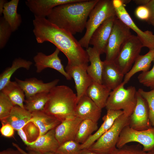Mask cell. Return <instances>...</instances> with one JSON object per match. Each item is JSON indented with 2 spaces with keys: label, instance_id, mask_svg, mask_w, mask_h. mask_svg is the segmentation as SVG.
Segmentation results:
<instances>
[{
  "label": "cell",
  "instance_id": "45",
  "mask_svg": "<svg viewBox=\"0 0 154 154\" xmlns=\"http://www.w3.org/2000/svg\"><path fill=\"white\" fill-rule=\"evenodd\" d=\"M133 1L137 4L141 5H145L149 1V0H135Z\"/></svg>",
  "mask_w": 154,
  "mask_h": 154
},
{
  "label": "cell",
  "instance_id": "42",
  "mask_svg": "<svg viewBox=\"0 0 154 154\" xmlns=\"http://www.w3.org/2000/svg\"><path fill=\"white\" fill-rule=\"evenodd\" d=\"M17 131L18 135L27 146L30 145L33 143L34 141L30 142L28 141L27 135L23 130V128Z\"/></svg>",
  "mask_w": 154,
  "mask_h": 154
},
{
  "label": "cell",
  "instance_id": "46",
  "mask_svg": "<svg viewBox=\"0 0 154 154\" xmlns=\"http://www.w3.org/2000/svg\"><path fill=\"white\" fill-rule=\"evenodd\" d=\"M12 144L14 147L19 150L22 154H29L28 153L26 152L21 148L18 144L16 143H12Z\"/></svg>",
  "mask_w": 154,
  "mask_h": 154
},
{
  "label": "cell",
  "instance_id": "17",
  "mask_svg": "<svg viewBox=\"0 0 154 154\" xmlns=\"http://www.w3.org/2000/svg\"><path fill=\"white\" fill-rule=\"evenodd\" d=\"M81 0H27L26 5L35 16L40 17H47L55 7L67 3L77 2Z\"/></svg>",
  "mask_w": 154,
  "mask_h": 154
},
{
  "label": "cell",
  "instance_id": "24",
  "mask_svg": "<svg viewBox=\"0 0 154 154\" xmlns=\"http://www.w3.org/2000/svg\"><path fill=\"white\" fill-rule=\"evenodd\" d=\"M111 91L103 84L92 81L87 90L86 95L102 109L106 107Z\"/></svg>",
  "mask_w": 154,
  "mask_h": 154
},
{
  "label": "cell",
  "instance_id": "47",
  "mask_svg": "<svg viewBox=\"0 0 154 154\" xmlns=\"http://www.w3.org/2000/svg\"><path fill=\"white\" fill-rule=\"evenodd\" d=\"M7 1L4 0H0V15H1L3 13L4 6L6 3L7 2Z\"/></svg>",
  "mask_w": 154,
  "mask_h": 154
},
{
  "label": "cell",
  "instance_id": "34",
  "mask_svg": "<svg viewBox=\"0 0 154 154\" xmlns=\"http://www.w3.org/2000/svg\"><path fill=\"white\" fill-rule=\"evenodd\" d=\"M15 106L8 97L2 92H0V120L6 119Z\"/></svg>",
  "mask_w": 154,
  "mask_h": 154
},
{
  "label": "cell",
  "instance_id": "50",
  "mask_svg": "<svg viewBox=\"0 0 154 154\" xmlns=\"http://www.w3.org/2000/svg\"><path fill=\"white\" fill-rule=\"evenodd\" d=\"M43 153L44 154H56L54 153L51 152H46Z\"/></svg>",
  "mask_w": 154,
  "mask_h": 154
},
{
  "label": "cell",
  "instance_id": "23",
  "mask_svg": "<svg viewBox=\"0 0 154 154\" xmlns=\"http://www.w3.org/2000/svg\"><path fill=\"white\" fill-rule=\"evenodd\" d=\"M90 63L87 71L92 81L102 84V75L103 61L100 58V54L94 47H88L86 50Z\"/></svg>",
  "mask_w": 154,
  "mask_h": 154
},
{
  "label": "cell",
  "instance_id": "27",
  "mask_svg": "<svg viewBox=\"0 0 154 154\" xmlns=\"http://www.w3.org/2000/svg\"><path fill=\"white\" fill-rule=\"evenodd\" d=\"M19 0H11L5 4L3 13V17L11 27L12 31H16L22 22L21 15L17 12Z\"/></svg>",
  "mask_w": 154,
  "mask_h": 154
},
{
  "label": "cell",
  "instance_id": "10",
  "mask_svg": "<svg viewBox=\"0 0 154 154\" xmlns=\"http://www.w3.org/2000/svg\"><path fill=\"white\" fill-rule=\"evenodd\" d=\"M116 17L137 34L143 47L149 50L154 49V35L149 31H143L135 23L121 0H112Z\"/></svg>",
  "mask_w": 154,
  "mask_h": 154
},
{
  "label": "cell",
  "instance_id": "33",
  "mask_svg": "<svg viewBox=\"0 0 154 154\" xmlns=\"http://www.w3.org/2000/svg\"><path fill=\"white\" fill-rule=\"evenodd\" d=\"M80 144L74 140L66 141L60 144L55 152L56 154H79Z\"/></svg>",
  "mask_w": 154,
  "mask_h": 154
},
{
  "label": "cell",
  "instance_id": "12",
  "mask_svg": "<svg viewBox=\"0 0 154 154\" xmlns=\"http://www.w3.org/2000/svg\"><path fill=\"white\" fill-rule=\"evenodd\" d=\"M60 51L56 48L54 52L49 55H46L41 52H38L33 58L37 72L39 73L46 68H51L58 71L66 79L71 80L72 78L65 70L58 56Z\"/></svg>",
  "mask_w": 154,
  "mask_h": 154
},
{
  "label": "cell",
  "instance_id": "39",
  "mask_svg": "<svg viewBox=\"0 0 154 154\" xmlns=\"http://www.w3.org/2000/svg\"><path fill=\"white\" fill-rule=\"evenodd\" d=\"M136 17L139 19L147 22L150 17V12L146 5H140L137 7L135 11Z\"/></svg>",
  "mask_w": 154,
  "mask_h": 154
},
{
  "label": "cell",
  "instance_id": "41",
  "mask_svg": "<svg viewBox=\"0 0 154 154\" xmlns=\"http://www.w3.org/2000/svg\"><path fill=\"white\" fill-rule=\"evenodd\" d=\"M145 5L149 9L150 14L149 19L147 22L153 25L154 24V0H149Z\"/></svg>",
  "mask_w": 154,
  "mask_h": 154
},
{
  "label": "cell",
  "instance_id": "28",
  "mask_svg": "<svg viewBox=\"0 0 154 154\" xmlns=\"http://www.w3.org/2000/svg\"><path fill=\"white\" fill-rule=\"evenodd\" d=\"M33 63L29 60L21 58H15L11 66L7 68L0 75V91L10 81L13 73L18 69L23 68L28 70Z\"/></svg>",
  "mask_w": 154,
  "mask_h": 154
},
{
  "label": "cell",
  "instance_id": "40",
  "mask_svg": "<svg viewBox=\"0 0 154 154\" xmlns=\"http://www.w3.org/2000/svg\"><path fill=\"white\" fill-rule=\"evenodd\" d=\"M0 129V131L2 135L8 137L13 136L14 133V129L8 123H2Z\"/></svg>",
  "mask_w": 154,
  "mask_h": 154
},
{
  "label": "cell",
  "instance_id": "19",
  "mask_svg": "<svg viewBox=\"0 0 154 154\" xmlns=\"http://www.w3.org/2000/svg\"><path fill=\"white\" fill-rule=\"evenodd\" d=\"M55 128L37 138L33 141V144L27 146V151H33L42 153H55L60 145L55 136Z\"/></svg>",
  "mask_w": 154,
  "mask_h": 154
},
{
  "label": "cell",
  "instance_id": "32",
  "mask_svg": "<svg viewBox=\"0 0 154 154\" xmlns=\"http://www.w3.org/2000/svg\"><path fill=\"white\" fill-rule=\"evenodd\" d=\"M108 154H154V149L147 152L144 151L140 144L127 145L121 148H116Z\"/></svg>",
  "mask_w": 154,
  "mask_h": 154
},
{
  "label": "cell",
  "instance_id": "13",
  "mask_svg": "<svg viewBox=\"0 0 154 154\" xmlns=\"http://www.w3.org/2000/svg\"><path fill=\"white\" fill-rule=\"evenodd\" d=\"M113 16L104 21L95 31L89 41V44L96 48L100 55L105 52L115 20Z\"/></svg>",
  "mask_w": 154,
  "mask_h": 154
},
{
  "label": "cell",
  "instance_id": "35",
  "mask_svg": "<svg viewBox=\"0 0 154 154\" xmlns=\"http://www.w3.org/2000/svg\"><path fill=\"white\" fill-rule=\"evenodd\" d=\"M137 92L147 103L149 120L151 125L154 127V89L145 91L141 88H139Z\"/></svg>",
  "mask_w": 154,
  "mask_h": 154
},
{
  "label": "cell",
  "instance_id": "30",
  "mask_svg": "<svg viewBox=\"0 0 154 154\" xmlns=\"http://www.w3.org/2000/svg\"><path fill=\"white\" fill-rule=\"evenodd\" d=\"M48 93L41 92L26 98L25 108L31 113L43 111L48 99Z\"/></svg>",
  "mask_w": 154,
  "mask_h": 154
},
{
  "label": "cell",
  "instance_id": "22",
  "mask_svg": "<svg viewBox=\"0 0 154 154\" xmlns=\"http://www.w3.org/2000/svg\"><path fill=\"white\" fill-rule=\"evenodd\" d=\"M31 113L32 116L30 122L33 123L38 128L39 134L38 137L55 128L61 122L54 116L48 114L43 111H37Z\"/></svg>",
  "mask_w": 154,
  "mask_h": 154
},
{
  "label": "cell",
  "instance_id": "38",
  "mask_svg": "<svg viewBox=\"0 0 154 154\" xmlns=\"http://www.w3.org/2000/svg\"><path fill=\"white\" fill-rule=\"evenodd\" d=\"M24 130L28 139L33 140L39 136V130L38 127L33 123L29 122L24 127Z\"/></svg>",
  "mask_w": 154,
  "mask_h": 154
},
{
  "label": "cell",
  "instance_id": "7",
  "mask_svg": "<svg viewBox=\"0 0 154 154\" xmlns=\"http://www.w3.org/2000/svg\"><path fill=\"white\" fill-rule=\"evenodd\" d=\"M143 47L139 37L134 35H132L122 45L114 61L124 76L132 68Z\"/></svg>",
  "mask_w": 154,
  "mask_h": 154
},
{
  "label": "cell",
  "instance_id": "31",
  "mask_svg": "<svg viewBox=\"0 0 154 154\" xmlns=\"http://www.w3.org/2000/svg\"><path fill=\"white\" fill-rule=\"evenodd\" d=\"M98 129V122L89 119L83 120L80 125L75 140L82 144Z\"/></svg>",
  "mask_w": 154,
  "mask_h": 154
},
{
  "label": "cell",
  "instance_id": "21",
  "mask_svg": "<svg viewBox=\"0 0 154 154\" xmlns=\"http://www.w3.org/2000/svg\"><path fill=\"white\" fill-rule=\"evenodd\" d=\"M124 77L114 61H103L102 84L112 90L123 82Z\"/></svg>",
  "mask_w": 154,
  "mask_h": 154
},
{
  "label": "cell",
  "instance_id": "9",
  "mask_svg": "<svg viewBox=\"0 0 154 154\" xmlns=\"http://www.w3.org/2000/svg\"><path fill=\"white\" fill-rule=\"evenodd\" d=\"M130 29L116 17L106 48L105 60L108 61L115 60L122 45L132 35Z\"/></svg>",
  "mask_w": 154,
  "mask_h": 154
},
{
  "label": "cell",
  "instance_id": "25",
  "mask_svg": "<svg viewBox=\"0 0 154 154\" xmlns=\"http://www.w3.org/2000/svg\"><path fill=\"white\" fill-rule=\"evenodd\" d=\"M32 116V113L25 108L15 106L9 116L1 123L9 124L17 131L24 128L30 122Z\"/></svg>",
  "mask_w": 154,
  "mask_h": 154
},
{
  "label": "cell",
  "instance_id": "29",
  "mask_svg": "<svg viewBox=\"0 0 154 154\" xmlns=\"http://www.w3.org/2000/svg\"><path fill=\"white\" fill-rule=\"evenodd\" d=\"M0 91L8 97L15 106L25 108V93L15 81H10Z\"/></svg>",
  "mask_w": 154,
  "mask_h": 154
},
{
  "label": "cell",
  "instance_id": "14",
  "mask_svg": "<svg viewBox=\"0 0 154 154\" xmlns=\"http://www.w3.org/2000/svg\"><path fill=\"white\" fill-rule=\"evenodd\" d=\"M88 66H71L67 64L65 68L67 73L74 80L77 103L86 95L87 90L92 81L87 72Z\"/></svg>",
  "mask_w": 154,
  "mask_h": 154
},
{
  "label": "cell",
  "instance_id": "2",
  "mask_svg": "<svg viewBox=\"0 0 154 154\" xmlns=\"http://www.w3.org/2000/svg\"><path fill=\"white\" fill-rule=\"evenodd\" d=\"M99 0H81L58 5L47 19L59 28L72 35L82 32L92 10Z\"/></svg>",
  "mask_w": 154,
  "mask_h": 154
},
{
  "label": "cell",
  "instance_id": "4",
  "mask_svg": "<svg viewBox=\"0 0 154 154\" xmlns=\"http://www.w3.org/2000/svg\"><path fill=\"white\" fill-rule=\"evenodd\" d=\"M116 16L112 0H99L89 14L86 32L79 41L81 46L88 48L91 37L96 29L107 19Z\"/></svg>",
  "mask_w": 154,
  "mask_h": 154
},
{
  "label": "cell",
  "instance_id": "26",
  "mask_svg": "<svg viewBox=\"0 0 154 154\" xmlns=\"http://www.w3.org/2000/svg\"><path fill=\"white\" fill-rule=\"evenodd\" d=\"M154 60V49L149 50L144 55H139L135 61L132 68L124 76L123 82L125 84L136 73L149 70L151 62Z\"/></svg>",
  "mask_w": 154,
  "mask_h": 154
},
{
  "label": "cell",
  "instance_id": "44",
  "mask_svg": "<svg viewBox=\"0 0 154 154\" xmlns=\"http://www.w3.org/2000/svg\"><path fill=\"white\" fill-rule=\"evenodd\" d=\"M79 154H100L88 149H84L80 150Z\"/></svg>",
  "mask_w": 154,
  "mask_h": 154
},
{
  "label": "cell",
  "instance_id": "15",
  "mask_svg": "<svg viewBox=\"0 0 154 154\" xmlns=\"http://www.w3.org/2000/svg\"><path fill=\"white\" fill-rule=\"evenodd\" d=\"M15 80L24 92L26 98L41 92L49 93L56 86L59 81L58 79H55L45 83L35 77L26 79L24 80L15 78Z\"/></svg>",
  "mask_w": 154,
  "mask_h": 154
},
{
  "label": "cell",
  "instance_id": "8",
  "mask_svg": "<svg viewBox=\"0 0 154 154\" xmlns=\"http://www.w3.org/2000/svg\"><path fill=\"white\" fill-rule=\"evenodd\" d=\"M131 142H136L141 145L144 151L154 149V127L139 131L132 128L129 125L125 126L120 134L116 147L120 148Z\"/></svg>",
  "mask_w": 154,
  "mask_h": 154
},
{
  "label": "cell",
  "instance_id": "48",
  "mask_svg": "<svg viewBox=\"0 0 154 154\" xmlns=\"http://www.w3.org/2000/svg\"><path fill=\"white\" fill-rule=\"evenodd\" d=\"M28 151L29 154H44L39 152L33 151Z\"/></svg>",
  "mask_w": 154,
  "mask_h": 154
},
{
  "label": "cell",
  "instance_id": "1",
  "mask_svg": "<svg viewBox=\"0 0 154 154\" xmlns=\"http://www.w3.org/2000/svg\"><path fill=\"white\" fill-rule=\"evenodd\" d=\"M33 32L37 42H49L66 57L71 66L88 65L89 57L73 35L50 23L44 17L35 16Z\"/></svg>",
  "mask_w": 154,
  "mask_h": 154
},
{
  "label": "cell",
  "instance_id": "11",
  "mask_svg": "<svg viewBox=\"0 0 154 154\" xmlns=\"http://www.w3.org/2000/svg\"><path fill=\"white\" fill-rule=\"evenodd\" d=\"M136 98V106L129 117V125L136 130H146L152 126L149 118L148 105L145 100L137 91Z\"/></svg>",
  "mask_w": 154,
  "mask_h": 154
},
{
  "label": "cell",
  "instance_id": "20",
  "mask_svg": "<svg viewBox=\"0 0 154 154\" xmlns=\"http://www.w3.org/2000/svg\"><path fill=\"white\" fill-rule=\"evenodd\" d=\"M123 113L122 110H107L106 114L103 117V123L94 134L91 135L84 143L80 144V150L88 149L112 127L116 120Z\"/></svg>",
  "mask_w": 154,
  "mask_h": 154
},
{
  "label": "cell",
  "instance_id": "16",
  "mask_svg": "<svg viewBox=\"0 0 154 154\" xmlns=\"http://www.w3.org/2000/svg\"><path fill=\"white\" fill-rule=\"evenodd\" d=\"M82 120L76 116L67 118L55 128V135L60 145L70 140H74Z\"/></svg>",
  "mask_w": 154,
  "mask_h": 154
},
{
  "label": "cell",
  "instance_id": "43",
  "mask_svg": "<svg viewBox=\"0 0 154 154\" xmlns=\"http://www.w3.org/2000/svg\"><path fill=\"white\" fill-rule=\"evenodd\" d=\"M0 154H22L19 150L11 148H8L0 152Z\"/></svg>",
  "mask_w": 154,
  "mask_h": 154
},
{
  "label": "cell",
  "instance_id": "6",
  "mask_svg": "<svg viewBox=\"0 0 154 154\" xmlns=\"http://www.w3.org/2000/svg\"><path fill=\"white\" fill-rule=\"evenodd\" d=\"M129 123V117L123 113L116 120L112 127L88 149L100 154L110 153L117 148L122 130Z\"/></svg>",
  "mask_w": 154,
  "mask_h": 154
},
{
  "label": "cell",
  "instance_id": "18",
  "mask_svg": "<svg viewBox=\"0 0 154 154\" xmlns=\"http://www.w3.org/2000/svg\"><path fill=\"white\" fill-rule=\"evenodd\" d=\"M102 110L85 95L77 103L75 116L82 120L89 119L98 122L101 117Z\"/></svg>",
  "mask_w": 154,
  "mask_h": 154
},
{
  "label": "cell",
  "instance_id": "36",
  "mask_svg": "<svg viewBox=\"0 0 154 154\" xmlns=\"http://www.w3.org/2000/svg\"><path fill=\"white\" fill-rule=\"evenodd\" d=\"M11 28L3 17L0 19V48L2 49L6 45L12 32Z\"/></svg>",
  "mask_w": 154,
  "mask_h": 154
},
{
  "label": "cell",
  "instance_id": "3",
  "mask_svg": "<svg viewBox=\"0 0 154 154\" xmlns=\"http://www.w3.org/2000/svg\"><path fill=\"white\" fill-rule=\"evenodd\" d=\"M77 104L76 94L69 87L56 86L48 93V99L43 111L61 122L67 117L75 116Z\"/></svg>",
  "mask_w": 154,
  "mask_h": 154
},
{
  "label": "cell",
  "instance_id": "51",
  "mask_svg": "<svg viewBox=\"0 0 154 154\" xmlns=\"http://www.w3.org/2000/svg\"><path fill=\"white\" fill-rule=\"evenodd\" d=\"M153 25L154 26V24H153Z\"/></svg>",
  "mask_w": 154,
  "mask_h": 154
},
{
  "label": "cell",
  "instance_id": "37",
  "mask_svg": "<svg viewBox=\"0 0 154 154\" xmlns=\"http://www.w3.org/2000/svg\"><path fill=\"white\" fill-rule=\"evenodd\" d=\"M154 65L152 68L147 72H142L138 76L139 82L145 86L154 89Z\"/></svg>",
  "mask_w": 154,
  "mask_h": 154
},
{
  "label": "cell",
  "instance_id": "5",
  "mask_svg": "<svg viewBox=\"0 0 154 154\" xmlns=\"http://www.w3.org/2000/svg\"><path fill=\"white\" fill-rule=\"evenodd\" d=\"M125 85L123 82L111 91L105 108L107 110H122L124 114L130 117L136 104L137 91L134 86L125 88Z\"/></svg>",
  "mask_w": 154,
  "mask_h": 154
},
{
  "label": "cell",
  "instance_id": "49",
  "mask_svg": "<svg viewBox=\"0 0 154 154\" xmlns=\"http://www.w3.org/2000/svg\"><path fill=\"white\" fill-rule=\"evenodd\" d=\"M123 4L125 5L126 4L129 3L131 1L128 0H121Z\"/></svg>",
  "mask_w": 154,
  "mask_h": 154
}]
</instances>
